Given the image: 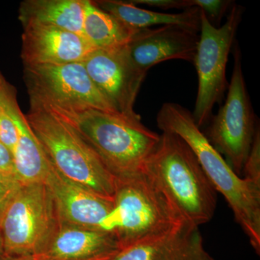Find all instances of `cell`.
I'll list each match as a JSON object with an SVG mask.
<instances>
[{
    "mask_svg": "<svg viewBox=\"0 0 260 260\" xmlns=\"http://www.w3.org/2000/svg\"><path fill=\"white\" fill-rule=\"evenodd\" d=\"M156 120L159 129L178 135L189 145L214 189L225 198L237 223L259 254V184L246 180L234 172L186 108L175 103H165Z\"/></svg>",
    "mask_w": 260,
    "mask_h": 260,
    "instance_id": "1",
    "label": "cell"
},
{
    "mask_svg": "<svg viewBox=\"0 0 260 260\" xmlns=\"http://www.w3.org/2000/svg\"><path fill=\"white\" fill-rule=\"evenodd\" d=\"M45 106L80 133L118 180L144 172L147 160L160 142V135L145 126L141 117L94 109L61 110Z\"/></svg>",
    "mask_w": 260,
    "mask_h": 260,
    "instance_id": "2",
    "label": "cell"
},
{
    "mask_svg": "<svg viewBox=\"0 0 260 260\" xmlns=\"http://www.w3.org/2000/svg\"><path fill=\"white\" fill-rule=\"evenodd\" d=\"M144 172L186 222L199 227L213 218L216 191L192 150L178 135L162 132Z\"/></svg>",
    "mask_w": 260,
    "mask_h": 260,
    "instance_id": "3",
    "label": "cell"
},
{
    "mask_svg": "<svg viewBox=\"0 0 260 260\" xmlns=\"http://www.w3.org/2000/svg\"><path fill=\"white\" fill-rule=\"evenodd\" d=\"M29 102L25 117L52 167L69 180L114 200L115 177L80 133L44 104Z\"/></svg>",
    "mask_w": 260,
    "mask_h": 260,
    "instance_id": "4",
    "label": "cell"
},
{
    "mask_svg": "<svg viewBox=\"0 0 260 260\" xmlns=\"http://www.w3.org/2000/svg\"><path fill=\"white\" fill-rule=\"evenodd\" d=\"M186 222L145 174L116 179L114 208L99 225L122 248L162 235Z\"/></svg>",
    "mask_w": 260,
    "mask_h": 260,
    "instance_id": "5",
    "label": "cell"
},
{
    "mask_svg": "<svg viewBox=\"0 0 260 260\" xmlns=\"http://www.w3.org/2000/svg\"><path fill=\"white\" fill-rule=\"evenodd\" d=\"M60 226L55 202L46 183L20 184L0 218L4 254L36 256Z\"/></svg>",
    "mask_w": 260,
    "mask_h": 260,
    "instance_id": "6",
    "label": "cell"
},
{
    "mask_svg": "<svg viewBox=\"0 0 260 260\" xmlns=\"http://www.w3.org/2000/svg\"><path fill=\"white\" fill-rule=\"evenodd\" d=\"M244 10L241 5L233 3L225 23L215 27L200 10L199 43L192 63L198 73V90L191 113L200 128L211 120L214 106L221 102L229 86L227 63Z\"/></svg>",
    "mask_w": 260,
    "mask_h": 260,
    "instance_id": "7",
    "label": "cell"
},
{
    "mask_svg": "<svg viewBox=\"0 0 260 260\" xmlns=\"http://www.w3.org/2000/svg\"><path fill=\"white\" fill-rule=\"evenodd\" d=\"M234 51V68L226 99L210 120L207 137L234 172L241 177L257 127L242 70L238 43Z\"/></svg>",
    "mask_w": 260,
    "mask_h": 260,
    "instance_id": "8",
    "label": "cell"
},
{
    "mask_svg": "<svg viewBox=\"0 0 260 260\" xmlns=\"http://www.w3.org/2000/svg\"><path fill=\"white\" fill-rule=\"evenodd\" d=\"M24 80L29 99L44 105L117 114L94 85L83 62L24 66Z\"/></svg>",
    "mask_w": 260,
    "mask_h": 260,
    "instance_id": "9",
    "label": "cell"
},
{
    "mask_svg": "<svg viewBox=\"0 0 260 260\" xmlns=\"http://www.w3.org/2000/svg\"><path fill=\"white\" fill-rule=\"evenodd\" d=\"M126 46L111 50L96 49L83 63L94 85L117 114L139 118L134 110L135 103L147 74L130 60Z\"/></svg>",
    "mask_w": 260,
    "mask_h": 260,
    "instance_id": "10",
    "label": "cell"
},
{
    "mask_svg": "<svg viewBox=\"0 0 260 260\" xmlns=\"http://www.w3.org/2000/svg\"><path fill=\"white\" fill-rule=\"evenodd\" d=\"M199 32L175 25L142 29L126 44L130 60L146 73L154 65L181 59L193 63L199 43Z\"/></svg>",
    "mask_w": 260,
    "mask_h": 260,
    "instance_id": "11",
    "label": "cell"
},
{
    "mask_svg": "<svg viewBox=\"0 0 260 260\" xmlns=\"http://www.w3.org/2000/svg\"><path fill=\"white\" fill-rule=\"evenodd\" d=\"M21 59L24 66L84 62L96 50L83 35L46 25L23 26Z\"/></svg>",
    "mask_w": 260,
    "mask_h": 260,
    "instance_id": "12",
    "label": "cell"
},
{
    "mask_svg": "<svg viewBox=\"0 0 260 260\" xmlns=\"http://www.w3.org/2000/svg\"><path fill=\"white\" fill-rule=\"evenodd\" d=\"M44 182L54 198L61 224L99 229L114 208V200L95 194L63 177L51 162Z\"/></svg>",
    "mask_w": 260,
    "mask_h": 260,
    "instance_id": "13",
    "label": "cell"
},
{
    "mask_svg": "<svg viewBox=\"0 0 260 260\" xmlns=\"http://www.w3.org/2000/svg\"><path fill=\"white\" fill-rule=\"evenodd\" d=\"M121 249L115 236L99 229L61 224L35 260H111Z\"/></svg>",
    "mask_w": 260,
    "mask_h": 260,
    "instance_id": "14",
    "label": "cell"
},
{
    "mask_svg": "<svg viewBox=\"0 0 260 260\" xmlns=\"http://www.w3.org/2000/svg\"><path fill=\"white\" fill-rule=\"evenodd\" d=\"M111 260H214L199 227L184 223L162 235L122 248Z\"/></svg>",
    "mask_w": 260,
    "mask_h": 260,
    "instance_id": "15",
    "label": "cell"
},
{
    "mask_svg": "<svg viewBox=\"0 0 260 260\" xmlns=\"http://www.w3.org/2000/svg\"><path fill=\"white\" fill-rule=\"evenodd\" d=\"M101 9L117 19L126 28L137 32L155 25H175L195 31L200 30V10L191 8L179 13H164L140 8L130 1L98 0L93 1Z\"/></svg>",
    "mask_w": 260,
    "mask_h": 260,
    "instance_id": "16",
    "label": "cell"
},
{
    "mask_svg": "<svg viewBox=\"0 0 260 260\" xmlns=\"http://www.w3.org/2000/svg\"><path fill=\"white\" fill-rule=\"evenodd\" d=\"M86 0H25L19 8L22 25H46L83 35Z\"/></svg>",
    "mask_w": 260,
    "mask_h": 260,
    "instance_id": "17",
    "label": "cell"
},
{
    "mask_svg": "<svg viewBox=\"0 0 260 260\" xmlns=\"http://www.w3.org/2000/svg\"><path fill=\"white\" fill-rule=\"evenodd\" d=\"M14 121L18 138L12 157L17 180L20 184L44 182L50 162L20 107L15 111Z\"/></svg>",
    "mask_w": 260,
    "mask_h": 260,
    "instance_id": "18",
    "label": "cell"
},
{
    "mask_svg": "<svg viewBox=\"0 0 260 260\" xmlns=\"http://www.w3.org/2000/svg\"><path fill=\"white\" fill-rule=\"evenodd\" d=\"M135 32L97 7L93 1H85L83 34L95 49L111 50L124 47Z\"/></svg>",
    "mask_w": 260,
    "mask_h": 260,
    "instance_id": "19",
    "label": "cell"
},
{
    "mask_svg": "<svg viewBox=\"0 0 260 260\" xmlns=\"http://www.w3.org/2000/svg\"><path fill=\"white\" fill-rule=\"evenodd\" d=\"M19 107L16 88L0 71V141L11 155L18 138L14 115Z\"/></svg>",
    "mask_w": 260,
    "mask_h": 260,
    "instance_id": "20",
    "label": "cell"
},
{
    "mask_svg": "<svg viewBox=\"0 0 260 260\" xmlns=\"http://www.w3.org/2000/svg\"><path fill=\"white\" fill-rule=\"evenodd\" d=\"M193 8H198L204 13L207 19L214 26L219 27V24L227 14L234 3L228 0H191Z\"/></svg>",
    "mask_w": 260,
    "mask_h": 260,
    "instance_id": "21",
    "label": "cell"
},
{
    "mask_svg": "<svg viewBox=\"0 0 260 260\" xmlns=\"http://www.w3.org/2000/svg\"><path fill=\"white\" fill-rule=\"evenodd\" d=\"M242 174L244 179L260 185V131L259 125L256 127L254 140Z\"/></svg>",
    "mask_w": 260,
    "mask_h": 260,
    "instance_id": "22",
    "label": "cell"
},
{
    "mask_svg": "<svg viewBox=\"0 0 260 260\" xmlns=\"http://www.w3.org/2000/svg\"><path fill=\"white\" fill-rule=\"evenodd\" d=\"M130 2L137 6L143 5L162 10H185L193 8L191 0H133Z\"/></svg>",
    "mask_w": 260,
    "mask_h": 260,
    "instance_id": "23",
    "label": "cell"
},
{
    "mask_svg": "<svg viewBox=\"0 0 260 260\" xmlns=\"http://www.w3.org/2000/svg\"><path fill=\"white\" fill-rule=\"evenodd\" d=\"M18 181L11 180L0 171V218L15 189L20 185Z\"/></svg>",
    "mask_w": 260,
    "mask_h": 260,
    "instance_id": "24",
    "label": "cell"
},
{
    "mask_svg": "<svg viewBox=\"0 0 260 260\" xmlns=\"http://www.w3.org/2000/svg\"><path fill=\"white\" fill-rule=\"evenodd\" d=\"M0 171L13 181H17L15 175L13 157L8 149L0 141Z\"/></svg>",
    "mask_w": 260,
    "mask_h": 260,
    "instance_id": "25",
    "label": "cell"
},
{
    "mask_svg": "<svg viewBox=\"0 0 260 260\" xmlns=\"http://www.w3.org/2000/svg\"><path fill=\"white\" fill-rule=\"evenodd\" d=\"M0 260H35L34 256H11L3 254Z\"/></svg>",
    "mask_w": 260,
    "mask_h": 260,
    "instance_id": "26",
    "label": "cell"
},
{
    "mask_svg": "<svg viewBox=\"0 0 260 260\" xmlns=\"http://www.w3.org/2000/svg\"><path fill=\"white\" fill-rule=\"evenodd\" d=\"M4 254V246H3V238H2L1 233H0V256Z\"/></svg>",
    "mask_w": 260,
    "mask_h": 260,
    "instance_id": "27",
    "label": "cell"
}]
</instances>
